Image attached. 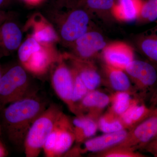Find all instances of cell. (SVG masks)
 <instances>
[{
  "label": "cell",
  "instance_id": "1",
  "mask_svg": "<svg viewBox=\"0 0 157 157\" xmlns=\"http://www.w3.org/2000/svg\"><path fill=\"white\" fill-rule=\"evenodd\" d=\"M47 107L46 103L34 93L9 104L1 109L2 132L14 146L23 147L32 124Z\"/></svg>",
  "mask_w": 157,
  "mask_h": 157
},
{
  "label": "cell",
  "instance_id": "2",
  "mask_svg": "<svg viewBox=\"0 0 157 157\" xmlns=\"http://www.w3.org/2000/svg\"><path fill=\"white\" fill-rule=\"evenodd\" d=\"M67 5L66 10L58 8L52 11L49 19L56 31L59 40L68 47L91 30V14L80 6Z\"/></svg>",
  "mask_w": 157,
  "mask_h": 157
},
{
  "label": "cell",
  "instance_id": "3",
  "mask_svg": "<svg viewBox=\"0 0 157 157\" xmlns=\"http://www.w3.org/2000/svg\"><path fill=\"white\" fill-rule=\"evenodd\" d=\"M62 112L59 105L52 104L34 121L24 142L26 157H37L39 155Z\"/></svg>",
  "mask_w": 157,
  "mask_h": 157
},
{
  "label": "cell",
  "instance_id": "4",
  "mask_svg": "<svg viewBox=\"0 0 157 157\" xmlns=\"http://www.w3.org/2000/svg\"><path fill=\"white\" fill-rule=\"evenodd\" d=\"M27 71L21 65H14L2 72L0 78V109L34 94L29 93Z\"/></svg>",
  "mask_w": 157,
  "mask_h": 157
},
{
  "label": "cell",
  "instance_id": "5",
  "mask_svg": "<svg viewBox=\"0 0 157 157\" xmlns=\"http://www.w3.org/2000/svg\"><path fill=\"white\" fill-rule=\"evenodd\" d=\"M125 72L140 94L141 100L157 88V67L149 61L135 60L125 69Z\"/></svg>",
  "mask_w": 157,
  "mask_h": 157
},
{
  "label": "cell",
  "instance_id": "6",
  "mask_svg": "<svg viewBox=\"0 0 157 157\" xmlns=\"http://www.w3.org/2000/svg\"><path fill=\"white\" fill-rule=\"evenodd\" d=\"M52 85L58 97L75 115L76 106L72 102L73 76L69 65L61 54L59 58L51 68Z\"/></svg>",
  "mask_w": 157,
  "mask_h": 157
},
{
  "label": "cell",
  "instance_id": "7",
  "mask_svg": "<svg viewBox=\"0 0 157 157\" xmlns=\"http://www.w3.org/2000/svg\"><path fill=\"white\" fill-rule=\"evenodd\" d=\"M157 134V114L150 116L128 131L124 140L116 146L137 151L143 149Z\"/></svg>",
  "mask_w": 157,
  "mask_h": 157
},
{
  "label": "cell",
  "instance_id": "8",
  "mask_svg": "<svg viewBox=\"0 0 157 157\" xmlns=\"http://www.w3.org/2000/svg\"><path fill=\"white\" fill-rule=\"evenodd\" d=\"M107 45L105 38L100 32L90 30L79 37L69 47L74 56L87 60L93 59Z\"/></svg>",
  "mask_w": 157,
  "mask_h": 157
},
{
  "label": "cell",
  "instance_id": "9",
  "mask_svg": "<svg viewBox=\"0 0 157 157\" xmlns=\"http://www.w3.org/2000/svg\"><path fill=\"white\" fill-rule=\"evenodd\" d=\"M69 67L77 73L89 91L97 90L102 78L93 61L83 59L70 53L62 54Z\"/></svg>",
  "mask_w": 157,
  "mask_h": 157
},
{
  "label": "cell",
  "instance_id": "10",
  "mask_svg": "<svg viewBox=\"0 0 157 157\" xmlns=\"http://www.w3.org/2000/svg\"><path fill=\"white\" fill-rule=\"evenodd\" d=\"M53 45H42L31 54L28 60L21 66L27 71L36 76H42L51 69L59 58Z\"/></svg>",
  "mask_w": 157,
  "mask_h": 157
},
{
  "label": "cell",
  "instance_id": "11",
  "mask_svg": "<svg viewBox=\"0 0 157 157\" xmlns=\"http://www.w3.org/2000/svg\"><path fill=\"white\" fill-rule=\"evenodd\" d=\"M25 29L29 32V36L42 45H54L59 41L52 23L39 13L34 14L28 20Z\"/></svg>",
  "mask_w": 157,
  "mask_h": 157
},
{
  "label": "cell",
  "instance_id": "12",
  "mask_svg": "<svg viewBox=\"0 0 157 157\" xmlns=\"http://www.w3.org/2000/svg\"><path fill=\"white\" fill-rule=\"evenodd\" d=\"M103 56L105 64L124 70L135 59L132 47L121 42L107 44L103 49Z\"/></svg>",
  "mask_w": 157,
  "mask_h": 157
},
{
  "label": "cell",
  "instance_id": "13",
  "mask_svg": "<svg viewBox=\"0 0 157 157\" xmlns=\"http://www.w3.org/2000/svg\"><path fill=\"white\" fill-rule=\"evenodd\" d=\"M22 31L14 18L0 25V56H9L17 50L22 43Z\"/></svg>",
  "mask_w": 157,
  "mask_h": 157
},
{
  "label": "cell",
  "instance_id": "14",
  "mask_svg": "<svg viewBox=\"0 0 157 157\" xmlns=\"http://www.w3.org/2000/svg\"><path fill=\"white\" fill-rule=\"evenodd\" d=\"M110 103V96L98 90L89 91L76 105V115L87 114L98 121L104 109Z\"/></svg>",
  "mask_w": 157,
  "mask_h": 157
},
{
  "label": "cell",
  "instance_id": "15",
  "mask_svg": "<svg viewBox=\"0 0 157 157\" xmlns=\"http://www.w3.org/2000/svg\"><path fill=\"white\" fill-rule=\"evenodd\" d=\"M126 129L113 133H104L98 137L90 138L84 142V147L80 149V154L87 152L97 153L117 145L124 140L128 134Z\"/></svg>",
  "mask_w": 157,
  "mask_h": 157
},
{
  "label": "cell",
  "instance_id": "16",
  "mask_svg": "<svg viewBox=\"0 0 157 157\" xmlns=\"http://www.w3.org/2000/svg\"><path fill=\"white\" fill-rule=\"evenodd\" d=\"M60 131L54 152V157L62 156L71 148L75 141L72 121L62 112L59 117Z\"/></svg>",
  "mask_w": 157,
  "mask_h": 157
},
{
  "label": "cell",
  "instance_id": "17",
  "mask_svg": "<svg viewBox=\"0 0 157 157\" xmlns=\"http://www.w3.org/2000/svg\"><path fill=\"white\" fill-rule=\"evenodd\" d=\"M143 3V0H117L111 14L120 21H133L139 17Z\"/></svg>",
  "mask_w": 157,
  "mask_h": 157
},
{
  "label": "cell",
  "instance_id": "18",
  "mask_svg": "<svg viewBox=\"0 0 157 157\" xmlns=\"http://www.w3.org/2000/svg\"><path fill=\"white\" fill-rule=\"evenodd\" d=\"M153 109L138 100L120 117L125 129L129 131L152 114Z\"/></svg>",
  "mask_w": 157,
  "mask_h": 157
},
{
  "label": "cell",
  "instance_id": "19",
  "mask_svg": "<svg viewBox=\"0 0 157 157\" xmlns=\"http://www.w3.org/2000/svg\"><path fill=\"white\" fill-rule=\"evenodd\" d=\"M104 72L109 86L115 91L132 93V82L124 70L105 64Z\"/></svg>",
  "mask_w": 157,
  "mask_h": 157
},
{
  "label": "cell",
  "instance_id": "20",
  "mask_svg": "<svg viewBox=\"0 0 157 157\" xmlns=\"http://www.w3.org/2000/svg\"><path fill=\"white\" fill-rule=\"evenodd\" d=\"M138 50L148 61L157 67V33L155 32L145 33L136 39Z\"/></svg>",
  "mask_w": 157,
  "mask_h": 157
},
{
  "label": "cell",
  "instance_id": "21",
  "mask_svg": "<svg viewBox=\"0 0 157 157\" xmlns=\"http://www.w3.org/2000/svg\"><path fill=\"white\" fill-rule=\"evenodd\" d=\"M132 93L126 91H116L110 96L111 106L108 111L120 117L133 104L140 99L132 98Z\"/></svg>",
  "mask_w": 157,
  "mask_h": 157
},
{
  "label": "cell",
  "instance_id": "22",
  "mask_svg": "<svg viewBox=\"0 0 157 157\" xmlns=\"http://www.w3.org/2000/svg\"><path fill=\"white\" fill-rule=\"evenodd\" d=\"M115 3V0H78L72 5L82 7L91 14H103L111 12Z\"/></svg>",
  "mask_w": 157,
  "mask_h": 157
},
{
  "label": "cell",
  "instance_id": "23",
  "mask_svg": "<svg viewBox=\"0 0 157 157\" xmlns=\"http://www.w3.org/2000/svg\"><path fill=\"white\" fill-rule=\"evenodd\" d=\"M98 124V129L104 133H113L125 129L119 117L109 111L99 117Z\"/></svg>",
  "mask_w": 157,
  "mask_h": 157
},
{
  "label": "cell",
  "instance_id": "24",
  "mask_svg": "<svg viewBox=\"0 0 157 157\" xmlns=\"http://www.w3.org/2000/svg\"><path fill=\"white\" fill-rule=\"evenodd\" d=\"M94 157H147L132 149L115 146L104 151L95 153Z\"/></svg>",
  "mask_w": 157,
  "mask_h": 157
},
{
  "label": "cell",
  "instance_id": "25",
  "mask_svg": "<svg viewBox=\"0 0 157 157\" xmlns=\"http://www.w3.org/2000/svg\"><path fill=\"white\" fill-rule=\"evenodd\" d=\"M42 44L33 37L29 36L22 42L17 49V55L21 65L27 62L31 54L37 49L41 48Z\"/></svg>",
  "mask_w": 157,
  "mask_h": 157
},
{
  "label": "cell",
  "instance_id": "26",
  "mask_svg": "<svg viewBox=\"0 0 157 157\" xmlns=\"http://www.w3.org/2000/svg\"><path fill=\"white\" fill-rule=\"evenodd\" d=\"M98 129V121L91 118L83 126L77 129H73L76 143H83L91 138L97 133Z\"/></svg>",
  "mask_w": 157,
  "mask_h": 157
},
{
  "label": "cell",
  "instance_id": "27",
  "mask_svg": "<svg viewBox=\"0 0 157 157\" xmlns=\"http://www.w3.org/2000/svg\"><path fill=\"white\" fill-rule=\"evenodd\" d=\"M70 68L72 71L73 76L72 102L76 106V109L77 104L82 100V98H84L85 96L86 95V94L89 91L76 71L72 68Z\"/></svg>",
  "mask_w": 157,
  "mask_h": 157
},
{
  "label": "cell",
  "instance_id": "28",
  "mask_svg": "<svg viewBox=\"0 0 157 157\" xmlns=\"http://www.w3.org/2000/svg\"><path fill=\"white\" fill-rule=\"evenodd\" d=\"M138 19L143 23L154 21L157 19V0L144 1Z\"/></svg>",
  "mask_w": 157,
  "mask_h": 157
},
{
  "label": "cell",
  "instance_id": "29",
  "mask_svg": "<svg viewBox=\"0 0 157 157\" xmlns=\"http://www.w3.org/2000/svg\"><path fill=\"white\" fill-rule=\"evenodd\" d=\"M61 113L57 120L52 132L46 139L43 146V150L46 157H54L55 149L56 146L57 141L60 131L61 125L59 117Z\"/></svg>",
  "mask_w": 157,
  "mask_h": 157
},
{
  "label": "cell",
  "instance_id": "30",
  "mask_svg": "<svg viewBox=\"0 0 157 157\" xmlns=\"http://www.w3.org/2000/svg\"><path fill=\"white\" fill-rule=\"evenodd\" d=\"M143 149L151 154L155 157H157V134L152 139Z\"/></svg>",
  "mask_w": 157,
  "mask_h": 157
},
{
  "label": "cell",
  "instance_id": "31",
  "mask_svg": "<svg viewBox=\"0 0 157 157\" xmlns=\"http://www.w3.org/2000/svg\"><path fill=\"white\" fill-rule=\"evenodd\" d=\"M14 14L11 12L0 10V25L7 20L14 18Z\"/></svg>",
  "mask_w": 157,
  "mask_h": 157
},
{
  "label": "cell",
  "instance_id": "32",
  "mask_svg": "<svg viewBox=\"0 0 157 157\" xmlns=\"http://www.w3.org/2000/svg\"><path fill=\"white\" fill-rule=\"evenodd\" d=\"M9 155V152L6 145L1 139L0 137V157H7Z\"/></svg>",
  "mask_w": 157,
  "mask_h": 157
},
{
  "label": "cell",
  "instance_id": "33",
  "mask_svg": "<svg viewBox=\"0 0 157 157\" xmlns=\"http://www.w3.org/2000/svg\"><path fill=\"white\" fill-rule=\"evenodd\" d=\"M153 106L151 107L153 109L152 113L157 114V88L155 91L153 95Z\"/></svg>",
  "mask_w": 157,
  "mask_h": 157
},
{
  "label": "cell",
  "instance_id": "34",
  "mask_svg": "<svg viewBox=\"0 0 157 157\" xmlns=\"http://www.w3.org/2000/svg\"><path fill=\"white\" fill-rule=\"evenodd\" d=\"M23 1L28 5L35 6L41 4L45 0H23Z\"/></svg>",
  "mask_w": 157,
  "mask_h": 157
},
{
  "label": "cell",
  "instance_id": "35",
  "mask_svg": "<svg viewBox=\"0 0 157 157\" xmlns=\"http://www.w3.org/2000/svg\"><path fill=\"white\" fill-rule=\"evenodd\" d=\"M13 0H0V10H3L4 8L9 6Z\"/></svg>",
  "mask_w": 157,
  "mask_h": 157
},
{
  "label": "cell",
  "instance_id": "36",
  "mask_svg": "<svg viewBox=\"0 0 157 157\" xmlns=\"http://www.w3.org/2000/svg\"><path fill=\"white\" fill-rule=\"evenodd\" d=\"M2 58L0 56V59ZM2 67H1V64H0V78H1V76H2Z\"/></svg>",
  "mask_w": 157,
  "mask_h": 157
},
{
  "label": "cell",
  "instance_id": "37",
  "mask_svg": "<svg viewBox=\"0 0 157 157\" xmlns=\"http://www.w3.org/2000/svg\"><path fill=\"white\" fill-rule=\"evenodd\" d=\"M2 135V126H1V122H0V137Z\"/></svg>",
  "mask_w": 157,
  "mask_h": 157
},
{
  "label": "cell",
  "instance_id": "38",
  "mask_svg": "<svg viewBox=\"0 0 157 157\" xmlns=\"http://www.w3.org/2000/svg\"><path fill=\"white\" fill-rule=\"evenodd\" d=\"M77 1H78V0H71L70 2H71L72 4H73V3H75L76 2H77Z\"/></svg>",
  "mask_w": 157,
  "mask_h": 157
},
{
  "label": "cell",
  "instance_id": "39",
  "mask_svg": "<svg viewBox=\"0 0 157 157\" xmlns=\"http://www.w3.org/2000/svg\"><path fill=\"white\" fill-rule=\"evenodd\" d=\"M63 1H64V2H68L69 1V0H63Z\"/></svg>",
  "mask_w": 157,
  "mask_h": 157
}]
</instances>
